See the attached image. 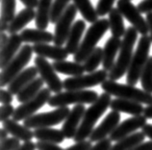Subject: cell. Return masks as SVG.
<instances>
[{"mask_svg":"<svg viewBox=\"0 0 152 150\" xmlns=\"http://www.w3.org/2000/svg\"><path fill=\"white\" fill-rule=\"evenodd\" d=\"M111 96L112 95H110L109 93H101L99 95L98 99L90 108L86 110L81 124H80L78 131L73 139L76 143L86 141L87 138H90L91 133L94 130V125L96 124L97 120L101 117V116H103V114L107 111V109L110 107L112 102Z\"/></svg>","mask_w":152,"mask_h":150,"instance_id":"cell-1","label":"cell"},{"mask_svg":"<svg viewBox=\"0 0 152 150\" xmlns=\"http://www.w3.org/2000/svg\"><path fill=\"white\" fill-rule=\"evenodd\" d=\"M138 39V31L134 27H128L124 37H123L121 49H119V55L117 59V62L114 66L113 69L108 74V78L110 80L118 81L124 75L131 64L132 58H133V48Z\"/></svg>","mask_w":152,"mask_h":150,"instance_id":"cell-2","label":"cell"},{"mask_svg":"<svg viewBox=\"0 0 152 150\" xmlns=\"http://www.w3.org/2000/svg\"><path fill=\"white\" fill-rule=\"evenodd\" d=\"M109 29V19L106 18L98 19L95 23L91 24L90 28L87 30L78 51L74 54V61L76 63H79V64L85 62L86 59L90 56V54L97 47V42L100 41L101 38Z\"/></svg>","mask_w":152,"mask_h":150,"instance_id":"cell-3","label":"cell"},{"mask_svg":"<svg viewBox=\"0 0 152 150\" xmlns=\"http://www.w3.org/2000/svg\"><path fill=\"white\" fill-rule=\"evenodd\" d=\"M101 89L104 92L117 96V98L135 101L141 104H146L147 106L152 104V93L146 92L134 86L119 84L117 81L108 79L101 85Z\"/></svg>","mask_w":152,"mask_h":150,"instance_id":"cell-4","label":"cell"},{"mask_svg":"<svg viewBox=\"0 0 152 150\" xmlns=\"http://www.w3.org/2000/svg\"><path fill=\"white\" fill-rule=\"evenodd\" d=\"M152 41L150 36H142L140 38L137 49L134 52L129 69L127 71L126 83L130 86H135L141 79V75L149 59V51Z\"/></svg>","mask_w":152,"mask_h":150,"instance_id":"cell-5","label":"cell"},{"mask_svg":"<svg viewBox=\"0 0 152 150\" xmlns=\"http://www.w3.org/2000/svg\"><path fill=\"white\" fill-rule=\"evenodd\" d=\"M98 97V93L94 90H66L52 95L47 104L55 108L66 107L71 104H94Z\"/></svg>","mask_w":152,"mask_h":150,"instance_id":"cell-6","label":"cell"},{"mask_svg":"<svg viewBox=\"0 0 152 150\" xmlns=\"http://www.w3.org/2000/svg\"><path fill=\"white\" fill-rule=\"evenodd\" d=\"M34 53L33 46L30 44H24L20 50L18 51L12 62L1 71L0 76V86L7 87L10 85V83L18 76V75L23 71L25 66L29 64L32 58V55Z\"/></svg>","mask_w":152,"mask_h":150,"instance_id":"cell-7","label":"cell"},{"mask_svg":"<svg viewBox=\"0 0 152 150\" xmlns=\"http://www.w3.org/2000/svg\"><path fill=\"white\" fill-rule=\"evenodd\" d=\"M71 110L67 107H61L47 113H39L34 114L23 120V125L29 129L51 128L66 120Z\"/></svg>","mask_w":152,"mask_h":150,"instance_id":"cell-8","label":"cell"},{"mask_svg":"<svg viewBox=\"0 0 152 150\" xmlns=\"http://www.w3.org/2000/svg\"><path fill=\"white\" fill-rule=\"evenodd\" d=\"M108 73L106 70L100 69L93 73H88L86 75L76 77H69L63 81L64 89L66 90H83L93 87L102 85L108 80Z\"/></svg>","mask_w":152,"mask_h":150,"instance_id":"cell-9","label":"cell"},{"mask_svg":"<svg viewBox=\"0 0 152 150\" xmlns=\"http://www.w3.org/2000/svg\"><path fill=\"white\" fill-rule=\"evenodd\" d=\"M51 97V90L48 88H43L38 95H36L31 100L19 105L15 110L13 119L15 121L25 120L26 118L34 116L35 113L39 110L43 105L48 103Z\"/></svg>","mask_w":152,"mask_h":150,"instance_id":"cell-10","label":"cell"},{"mask_svg":"<svg viewBox=\"0 0 152 150\" xmlns=\"http://www.w3.org/2000/svg\"><path fill=\"white\" fill-rule=\"evenodd\" d=\"M117 8L121 12L122 17H124L129 21L132 27L138 31L142 36H146L149 32L146 19L142 17L138 8L129 0H118Z\"/></svg>","mask_w":152,"mask_h":150,"instance_id":"cell-11","label":"cell"},{"mask_svg":"<svg viewBox=\"0 0 152 150\" xmlns=\"http://www.w3.org/2000/svg\"><path fill=\"white\" fill-rule=\"evenodd\" d=\"M34 62L39 76L47 85V88L56 94L62 92L64 89V83L56 73L53 66L45 58L39 56L36 57Z\"/></svg>","mask_w":152,"mask_h":150,"instance_id":"cell-12","label":"cell"},{"mask_svg":"<svg viewBox=\"0 0 152 150\" xmlns=\"http://www.w3.org/2000/svg\"><path fill=\"white\" fill-rule=\"evenodd\" d=\"M77 8L74 4H70L69 7L66 8L65 13L58 22L56 23L55 26V33H54V44L57 46H61L66 43L67 38L70 33V30L72 28L73 25V20L77 15Z\"/></svg>","mask_w":152,"mask_h":150,"instance_id":"cell-13","label":"cell"},{"mask_svg":"<svg viewBox=\"0 0 152 150\" xmlns=\"http://www.w3.org/2000/svg\"><path fill=\"white\" fill-rule=\"evenodd\" d=\"M146 124V118L145 116L129 117L118 124V127L115 129V131L110 135V139L112 141H118L136 133L137 130L142 129L143 126Z\"/></svg>","mask_w":152,"mask_h":150,"instance_id":"cell-14","label":"cell"},{"mask_svg":"<svg viewBox=\"0 0 152 150\" xmlns=\"http://www.w3.org/2000/svg\"><path fill=\"white\" fill-rule=\"evenodd\" d=\"M119 121H121V114L118 112L111 111L104 117L101 123L96 128H94L90 136V141L91 143L94 141L98 143L104 139H107V136H110L118 126Z\"/></svg>","mask_w":152,"mask_h":150,"instance_id":"cell-15","label":"cell"},{"mask_svg":"<svg viewBox=\"0 0 152 150\" xmlns=\"http://www.w3.org/2000/svg\"><path fill=\"white\" fill-rule=\"evenodd\" d=\"M86 112V107L84 105H75L70 111L69 114L66 118L62 125V132L66 139H74L79 126L81 124L83 117Z\"/></svg>","mask_w":152,"mask_h":150,"instance_id":"cell-16","label":"cell"},{"mask_svg":"<svg viewBox=\"0 0 152 150\" xmlns=\"http://www.w3.org/2000/svg\"><path fill=\"white\" fill-rule=\"evenodd\" d=\"M122 41L119 38L111 37L108 39L103 48V69L109 73L115 64V56L121 49Z\"/></svg>","mask_w":152,"mask_h":150,"instance_id":"cell-17","label":"cell"},{"mask_svg":"<svg viewBox=\"0 0 152 150\" xmlns=\"http://www.w3.org/2000/svg\"><path fill=\"white\" fill-rule=\"evenodd\" d=\"M33 50L38 56L45 59H52L54 62L66 61V59L69 57V52L66 48L57 45H50L48 43L34 44Z\"/></svg>","mask_w":152,"mask_h":150,"instance_id":"cell-18","label":"cell"},{"mask_svg":"<svg viewBox=\"0 0 152 150\" xmlns=\"http://www.w3.org/2000/svg\"><path fill=\"white\" fill-rule=\"evenodd\" d=\"M38 73V69L36 66L25 68L10 83V85L8 86V90L12 92V94L18 95L27 85H29L32 81L37 78Z\"/></svg>","mask_w":152,"mask_h":150,"instance_id":"cell-19","label":"cell"},{"mask_svg":"<svg viewBox=\"0 0 152 150\" xmlns=\"http://www.w3.org/2000/svg\"><path fill=\"white\" fill-rule=\"evenodd\" d=\"M22 39L20 35L15 34L11 35L9 37L7 44L1 48V57H0V68L4 69L6 66L10 64L12 60L17 56V52L19 50L21 46Z\"/></svg>","mask_w":152,"mask_h":150,"instance_id":"cell-20","label":"cell"},{"mask_svg":"<svg viewBox=\"0 0 152 150\" xmlns=\"http://www.w3.org/2000/svg\"><path fill=\"white\" fill-rule=\"evenodd\" d=\"M86 29V22L82 19H78L72 25L70 33L67 38L66 43V49L69 54H75L78 51L80 44H81V38L83 36L84 31Z\"/></svg>","mask_w":152,"mask_h":150,"instance_id":"cell-21","label":"cell"},{"mask_svg":"<svg viewBox=\"0 0 152 150\" xmlns=\"http://www.w3.org/2000/svg\"><path fill=\"white\" fill-rule=\"evenodd\" d=\"M3 129L12 135L14 138H17L19 141H23L24 143L31 141L34 137V132L31 131V129L25 127L24 125L19 124L18 121L14 120L13 118H10L6 121L2 122Z\"/></svg>","mask_w":152,"mask_h":150,"instance_id":"cell-22","label":"cell"},{"mask_svg":"<svg viewBox=\"0 0 152 150\" xmlns=\"http://www.w3.org/2000/svg\"><path fill=\"white\" fill-rule=\"evenodd\" d=\"M110 108L112 111L129 114L133 117L142 116V114H143V111H145L142 104L131 100L121 99V98H115L112 100Z\"/></svg>","mask_w":152,"mask_h":150,"instance_id":"cell-23","label":"cell"},{"mask_svg":"<svg viewBox=\"0 0 152 150\" xmlns=\"http://www.w3.org/2000/svg\"><path fill=\"white\" fill-rule=\"evenodd\" d=\"M20 38L23 42L29 43L32 42L34 44L39 43H49L54 42V35L46 30L41 29H31L27 28L21 31Z\"/></svg>","mask_w":152,"mask_h":150,"instance_id":"cell-24","label":"cell"},{"mask_svg":"<svg viewBox=\"0 0 152 150\" xmlns=\"http://www.w3.org/2000/svg\"><path fill=\"white\" fill-rule=\"evenodd\" d=\"M36 15H37V12H35L34 9L25 8L21 10L9 24V29H8L9 34H18V31L22 30L28 23L31 22L33 19H36Z\"/></svg>","mask_w":152,"mask_h":150,"instance_id":"cell-25","label":"cell"},{"mask_svg":"<svg viewBox=\"0 0 152 150\" xmlns=\"http://www.w3.org/2000/svg\"><path fill=\"white\" fill-rule=\"evenodd\" d=\"M52 0H39L36 15V26L38 29L45 30L50 22V12L52 8Z\"/></svg>","mask_w":152,"mask_h":150,"instance_id":"cell-26","label":"cell"},{"mask_svg":"<svg viewBox=\"0 0 152 150\" xmlns=\"http://www.w3.org/2000/svg\"><path fill=\"white\" fill-rule=\"evenodd\" d=\"M34 137L38 141H46L51 143H61L65 141L66 137L63 134L62 130L54 128H39L35 129Z\"/></svg>","mask_w":152,"mask_h":150,"instance_id":"cell-27","label":"cell"},{"mask_svg":"<svg viewBox=\"0 0 152 150\" xmlns=\"http://www.w3.org/2000/svg\"><path fill=\"white\" fill-rule=\"evenodd\" d=\"M52 66H53L56 72L65 75H70L71 77L81 76L85 72L84 66L76 62H69V61L54 62Z\"/></svg>","mask_w":152,"mask_h":150,"instance_id":"cell-28","label":"cell"},{"mask_svg":"<svg viewBox=\"0 0 152 150\" xmlns=\"http://www.w3.org/2000/svg\"><path fill=\"white\" fill-rule=\"evenodd\" d=\"M109 23L110 30L113 37L121 38L124 37L126 29L123 21V17L118 8H113L109 13Z\"/></svg>","mask_w":152,"mask_h":150,"instance_id":"cell-29","label":"cell"},{"mask_svg":"<svg viewBox=\"0 0 152 150\" xmlns=\"http://www.w3.org/2000/svg\"><path fill=\"white\" fill-rule=\"evenodd\" d=\"M43 82L42 79L36 78L33 80L29 85H27L24 89H23L17 95V100L20 103H25V102L31 100L32 98H34L36 95H38L39 92L43 89Z\"/></svg>","mask_w":152,"mask_h":150,"instance_id":"cell-30","label":"cell"},{"mask_svg":"<svg viewBox=\"0 0 152 150\" xmlns=\"http://www.w3.org/2000/svg\"><path fill=\"white\" fill-rule=\"evenodd\" d=\"M73 4L87 22L94 24L98 20L97 11L91 5L90 0H73Z\"/></svg>","mask_w":152,"mask_h":150,"instance_id":"cell-31","label":"cell"},{"mask_svg":"<svg viewBox=\"0 0 152 150\" xmlns=\"http://www.w3.org/2000/svg\"><path fill=\"white\" fill-rule=\"evenodd\" d=\"M145 138V136L142 132H136L131 136L117 141L110 150H131L137 145L142 143Z\"/></svg>","mask_w":152,"mask_h":150,"instance_id":"cell-32","label":"cell"},{"mask_svg":"<svg viewBox=\"0 0 152 150\" xmlns=\"http://www.w3.org/2000/svg\"><path fill=\"white\" fill-rule=\"evenodd\" d=\"M103 62V48L96 47L93 52L90 54V56L86 59V61L83 63L85 71L88 73H93L96 71V68L99 65Z\"/></svg>","mask_w":152,"mask_h":150,"instance_id":"cell-33","label":"cell"},{"mask_svg":"<svg viewBox=\"0 0 152 150\" xmlns=\"http://www.w3.org/2000/svg\"><path fill=\"white\" fill-rule=\"evenodd\" d=\"M1 22L10 24L15 17V0H1Z\"/></svg>","mask_w":152,"mask_h":150,"instance_id":"cell-34","label":"cell"},{"mask_svg":"<svg viewBox=\"0 0 152 150\" xmlns=\"http://www.w3.org/2000/svg\"><path fill=\"white\" fill-rule=\"evenodd\" d=\"M71 0H54L52 4L51 12H50V22L56 24L65 13L66 8L69 7V3Z\"/></svg>","mask_w":152,"mask_h":150,"instance_id":"cell-35","label":"cell"},{"mask_svg":"<svg viewBox=\"0 0 152 150\" xmlns=\"http://www.w3.org/2000/svg\"><path fill=\"white\" fill-rule=\"evenodd\" d=\"M141 85L146 92L152 93V57H149L141 75Z\"/></svg>","mask_w":152,"mask_h":150,"instance_id":"cell-36","label":"cell"},{"mask_svg":"<svg viewBox=\"0 0 152 150\" xmlns=\"http://www.w3.org/2000/svg\"><path fill=\"white\" fill-rule=\"evenodd\" d=\"M115 0H99L96 6V11L98 15L104 17L106 15H109L110 11L113 9V5Z\"/></svg>","mask_w":152,"mask_h":150,"instance_id":"cell-37","label":"cell"},{"mask_svg":"<svg viewBox=\"0 0 152 150\" xmlns=\"http://www.w3.org/2000/svg\"><path fill=\"white\" fill-rule=\"evenodd\" d=\"M20 146V141L17 138H8L5 141H1L0 150H17Z\"/></svg>","mask_w":152,"mask_h":150,"instance_id":"cell-38","label":"cell"},{"mask_svg":"<svg viewBox=\"0 0 152 150\" xmlns=\"http://www.w3.org/2000/svg\"><path fill=\"white\" fill-rule=\"evenodd\" d=\"M15 108L12 104L9 105H2L1 109H0V120L2 122L10 119V117H13L15 113Z\"/></svg>","mask_w":152,"mask_h":150,"instance_id":"cell-39","label":"cell"},{"mask_svg":"<svg viewBox=\"0 0 152 150\" xmlns=\"http://www.w3.org/2000/svg\"><path fill=\"white\" fill-rule=\"evenodd\" d=\"M36 145H37V149L39 150H65L56 143H46V141H38L36 143Z\"/></svg>","mask_w":152,"mask_h":150,"instance_id":"cell-40","label":"cell"},{"mask_svg":"<svg viewBox=\"0 0 152 150\" xmlns=\"http://www.w3.org/2000/svg\"><path fill=\"white\" fill-rule=\"evenodd\" d=\"M91 141H83L76 143L75 144L71 145L69 147H66L65 150H91Z\"/></svg>","mask_w":152,"mask_h":150,"instance_id":"cell-41","label":"cell"},{"mask_svg":"<svg viewBox=\"0 0 152 150\" xmlns=\"http://www.w3.org/2000/svg\"><path fill=\"white\" fill-rule=\"evenodd\" d=\"M112 148V141L109 139H104L96 143L91 150H110Z\"/></svg>","mask_w":152,"mask_h":150,"instance_id":"cell-42","label":"cell"},{"mask_svg":"<svg viewBox=\"0 0 152 150\" xmlns=\"http://www.w3.org/2000/svg\"><path fill=\"white\" fill-rule=\"evenodd\" d=\"M138 10L141 14H149L152 13V0H143L138 4Z\"/></svg>","mask_w":152,"mask_h":150,"instance_id":"cell-43","label":"cell"},{"mask_svg":"<svg viewBox=\"0 0 152 150\" xmlns=\"http://www.w3.org/2000/svg\"><path fill=\"white\" fill-rule=\"evenodd\" d=\"M0 101H1L2 105H9L13 102V94L10 92L8 90L1 89V92H0Z\"/></svg>","mask_w":152,"mask_h":150,"instance_id":"cell-44","label":"cell"},{"mask_svg":"<svg viewBox=\"0 0 152 150\" xmlns=\"http://www.w3.org/2000/svg\"><path fill=\"white\" fill-rule=\"evenodd\" d=\"M131 150H152V141H145V143L137 145Z\"/></svg>","mask_w":152,"mask_h":150,"instance_id":"cell-45","label":"cell"},{"mask_svg":"<svg viewBox=\"0 0 152 150\" xmlns=\"http://www.w3.org/2000/svg\"><path fill=\"white\" fill-rule=\"evenodd\" d=\"M20 1L23 3L26 8H29V9H34V8L39 6V0H20Z\"/></svg>","mask_w":152,"mask_h":150,"instance_id":"cell-46","label":"cell"},{"mask_svg":"<svg viewBox=\"0 0 152 150\" xmlns=\"http://www.w3.org/2000/svg\"><path fill=\"white\" fill-rule=\"evenodd\" d=\"M37 149V145L34 143L33 141H27L24 143L22 145H20L17 150H35Z\"/></svg>","mask_w":152,"mask_h":150,"instance_id":"cell-47","label":"cell"},{"mask_svg":"<svg viewBox=\"0 0 152 150\" xmlns=\"http://www.w3.org/2000/svg\"><path fill=\"white\" fill-rule=\"evenodd\" d=\"M142 132L145 134V137H147L148 139L152 141V124L147 123L146 125H145L143 128L142 129Z\"/></svg>","mask_w":152,"mask_h":150,"instance_id":"cell-48","label":"cell"},{"mask_svg":"<svg viewBox=\"0 0 152 150\" xmlns=\"http://www.w3.org/2000/svg\"><path fill=\"white\" fill-rule=\"evenodd\" d=\"M143 116L146 119H152V104L146 106L143 111Z\"/></svg>","mask_w":152,"mask_h":150,"instance_id":"cell-49","label":"cell"},{"mask_svg":"<svg viewBox=\"0 0 152 150\" xmlns=\"http://www.w3.org/2000/svg\"><path fill=\"white\" fill-rule=\"evenodd\" d=\"M145 19H146L147 25H148V29H149V33H150V39L152 41V13L147 14Z\"/></svg>","mask_w":152,"mask_h":150,"instance_id":"cell-50","label":"cell"},{"mask_svg":"<svg viewBox=\"0 0 152 150\" xmlns=\"http://www.w3.org/2000/svg\"><path fill=\"white\" fill-rule=\"evenodd\" d=\"M8 41H9V37L7 36L6 33H1V42H0V44H1V48H3V47L7 44Z\"/></svg>","mask_w":152,"mask_h":150,"instance_id":"cell-51","label":"cell"},{"mask_svg":"<svg viewBox=\"0 0 152 150\" xmlns=\"http://www.w3.org/2000/svg\"><path fill=\"white\" fill-rule=\"evenodd\" d=\"M8 135H9V133H8L5 129H1V131H0V137H1V141H5L6 139H8Z\"/></svg>","mask_w":152,"mask_h":150,"instance_id":"cell-52","label":"cell"},{"mask_svg":"<svg viewBox=\"0 0 152 150\" xmlns=\"http://www.w3.org/2000/svg\"><path fill=\"white\" fill-rule=\"evenodd\" d=\"M129 1H130V0H129Z\"/></svg>","mask_w":152,"mask_h":150,"instance_id":"cell-53","label":"cell"}]
</instances>
